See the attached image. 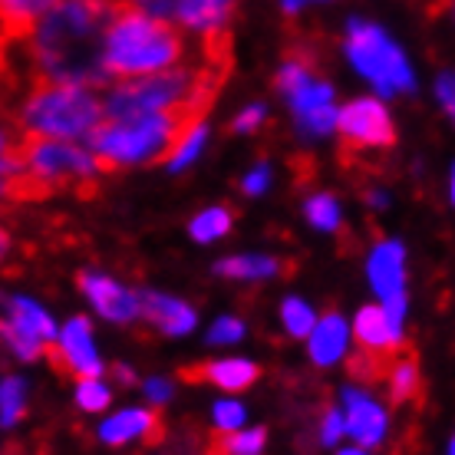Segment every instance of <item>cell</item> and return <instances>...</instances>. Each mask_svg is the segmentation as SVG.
<instances>
[{
  "mask_svg": "<svg viewBox=\"0 0 455 455\" xmlns=\"http://www.w3.org/2000/svg\"><path fill=\"white\" fill-rule=\"evenodd\" d=\"M202 146H205V125L192 129V132H188V136L179 142V148L172 152V159L165 162V165H172V169H185V165H188V162H192L195 156L202 152Z\"/></svg>",
  "mask_w": 455,
  "mask_h": 455,
  "instance_id": "29",
  "label": "cell"
},
{
  "mask_svg": "<svg viewBox=\"0 0 455 455\" xmlns=\"http://www.w3.org/2000/svg\"><path fill=\"white\" fill-rule=\"evenodd\" d=\"M165 435H169V422H165L162 410H125L100 429V439L109 445H123L139 439L142 445L156 449V445L165 443Z\"/></svg>",
  "mask_w": 455,
  "mask_h": 455,
  "instance_id": "9",
  "label": "cell"
},
{
  "mask_svg": "<svg viewBox=\"0 0 455 455\" xmlns=\"http://www.w3.org/2000/svg\"><path fill=\"white\" fill-rule=\"evenodd\" d=\"M7 76V40L0 36V80Z\"/></svg>",
  "mask_w": 455,
  "mask_h": 455,
  "instance_id": "41",
  "label": "cell"
},
{
  "mask_svg": "<svg viewBox=\"0 0 455 455\" xmlns=\"http://www.w3.org/2000/svg\"><path fill=\"white\" fill-rule=\"evenodd\" d=\"M281 317H284L287 323V333L291 337H310V331H314V314H310V307L304 304V300H284V307H281Z\"/></svg>",
  "mask_w": 455,
  "mask_h": 455,
  "instance_id": "24",
  "label": "cell"
},
{
  "mask_svg": "<svg viewBox=\"0 0 455 455\" xmlns=\"http://www.w3.org/2000/svg\"><path fill=\"white\" fill-rule=\"evenodd\" d=\"M146 396L152 399V403H169L172 383H169V379H148V383H146Z\"/></svg>",
  "mask_w": 455,
  "mask_h": 455,
  "instance_id": "36",
  "label": "cell"
},
{
  "mask_svg": "<svg viewBox=\"0 0 455 455\" xmlns=\"http://www.w3.org/2000/svg\"><path fill=\"white\" fill-rule=\"evenodd\" d=\"M429 7H433V11H445V7H449V0H433Z\"/></svg>",
  "mask_w": 455,
  "mask_h": 455,
  "instance_id": "42",
  "label": "cell"
},
{
  "mask_svg": "<svg viewBox=\"0 0 455 455\" xmlns=\"http://www.w3.org/2000/svg\"><path fill=\"white\" fill-rule=\"evenodd\" d=\"M76 284L86 297H90L96 310L103 314L106 320H116V323H132L139 317V304L136 294L125 291L123 284H116L113 277L96 271H80L76 274Z\"/></svg>",
  "mask_w": 455,
  "mask_h": 455,
  "instance_id": "10",
  "label": "cell"
},
{
  "mask_svg": "<svg viewBox=\"0 0 455 455\" xmlns=\"http://www.w3.org/2000/svg\"><path fill=\"white\" fill-rule=\"evenodd\" d=\"M304 212H307L310 225L320 228V231L340 228V208H337V202H333V195H314V198H307Z\"/></svg>",
  "mask_w": 455,
  "mask_h": 455,
  "instance_id": "22",
  "label": "cell"
},
{
  "mask_svg": "<svg viewBox=\"0 0 455 455\" xmlns=\"http://www.w3.org/2000/svg\"><path fill=\"white\" fill-rule=\"evenodd\" d=\"M347 57L353 67L363 73L366 80H373L379 92H399L412 90V73L406 67V57L379 27L366 20H350L347 27Z\"/></svg>",
  "mask_w": 455,
  "mask_h": 455,
  "instance_id": "5",
  "label": "cell"
},
{
  "mask_svg": "<svg viewBox=\"0 0 455 455\" xmlns=\"http://www.w3.org/2000/svg\"><path fill=\"white\" fill-rule=\"evenodd\" d=\"M208 63H198V67H175V69H159V73H148L142 80H123L109 96H106L103 106V119H136V116L146 113H159V109H169V106L188 100L198 83L208 76ZM228 73V69H221Z\"/></svg>",
  "mask_w": 455,
  "mask_h": 455,
  "instance_id": "4",
  "label": "cell"
},
{
  "mask_svg": "<svg viewBox=\"0 0 455 455\" xmlns=\"http://www.w3.org/2000/svg\"><path fill=\"white\" fill-rule=\"evenodd\" d=\"M347 399V419H343V429H350L353 439L366 449L379 445L383 433H387V412L379 410L376 403H370L366 396H360L356 389H347L343 393Z\"/></svg>",
  "mask_w": 455,
  "mask_h": 455,
  "instance_id": "12",
  "label": "cell"
},
{
  "mask_svg": "<svg viewBox=\"0 0 455 455\" xmlns=\"http://www.w3.org/2000/svg\"><path fill=\"white\" fill-rule=\"evenodd\" d=\"M333 123H337V113H333V106H314L307 113H297V125H300V132L304 136H323V132H331Z\"/></svg>",
  "mask_w": 455,
  "mask_h": 455,
  "instance_id": "26",
  "label": "cell"
},
{
  "mask_svg": "<svg viewBox=\"0 0 455 455\" xmlns=\"http://www.w3.org/2000/svg\"><path fill=\"white\" fill-rule=\"evenodd\" d=\"M241 333H244V323L235 317H221L212 323V331H208V343L212 347H221V343H235L241 340Z\"/></svg>",
  "mask_w": 455,
  "mask_h": 455,
  "instance_id": "30",
  "label": "cell"
},
{
  "mask_svg": "<svg viewBox=\"0 0 455 455\" xmlns=\"http://www.w3.org/2000/svg\"><path fill=\"white\" fill-rule=\"evenodd\" d=\"M215 422H218V429H238L241 422H244V410H241L238 403H218Z\"/></svg>",
  "mask_w": 455,
  "mask_h": 455,
  "instance_id": "32",
  "label": "cell"
},
{
  "mask_svg": "<svg viewBox=\"0 0 455 455\" xmlns=\"http://www.w3.org/2000/svg\"><path fill=\"white\" fill-rule=\"evenodd\" d=\"M123 0H60L34 27L30 63L34 80L73 83V86H109L103 67L106 30Z\"/></svg>",
  "mask_w": 455,
  "mask_h": 455,
  "instance_id": "1",
  "label": "cell"
},
{
  "mask_svg": "<svg viewBox=\"0 0 455 455\" xmlns=\"http://www.w3.org/2000/svg\"><path fill=\"white\" fill-rule=\"evenodd\" d=\"M11 235H7V228H0V261H4V258H7V251H11Z\"/></svg>",
  "mask_w": 455,
  "mask_h": 455,
  "instance_id": "40",
  "label": "cell"
},
{
  "mask_svg": "<svg viewBox=\"0 0 455 455\" xmlns=\"http://www.w3.org/2000/svg\"><path fill=\"white\" fill-rule=\"evenodd\" d=\"M389 383V403L393 406H406V403H422V376H419V356L412 347L399 353L387 376Z\"/></svg>",
  "mask_w": 455,
  "mask_h": 455,
  "instance_id": "16",
  "label": "cell"
},
{
  "mask_svg": "<svg viewBox=\"0 0 455 455\" xmlns=\"http://www.w3.org/2000/svg\"><path fill=\"white\" fill-rule=\"evenodd\" d=\"M0 331H4V337H7V343H11V350L17 353L20 360H36V356L44 353L46 340H40V337H34V333L20 331V327H17V323H11V320H7Z\"/></svg>",
  "mask_w": 455,
  "mask_h": 455,
  "instance_id": "25",
  "label": "cell"
},
{
  "mask_svg": "<svg viewBox=\"0 0 455 455\" xmlns=\"http://www.w3.org/2000/svg\"><path fill=\"white\" fill-rule=\"evenodd\" d=\"M109 373L116 376V383H125V387H132V383H136V373H132L129 366H123V363H113V366H109Z\"/></svg>",
  "mask_w": 455,
  "mask_h": 455,
  "instance_id": "38",
  "label": "cell"
},
{
  "mask_svg": "<svg viewBox=\"0 0 455 455\" xmlns=\"http://www.w3.org/2000/svg\"><path fill=\"white\" fill-rule=\"evenodd\" d=\"M238 7V0H179V20L195 30H212L231 23V13Z\"/></svg>",
  "mask_w": 455,
  "mask_h": 455,
  "instance_id": "18",
  "label": "cell"
},
{
  "mask_svg": "<svg viewBox=\"0 0 455 455\" xmlns=\"http://www.w3.org/2000/svg\"><path fill=\"white\" fill-rule=\"evenodd\" d=\"M261 119H264L261 106H251V109H244V113L231 123V129H235V132H251V129H258V125H261Z\"/></svg>",
  "mask_w": 455,
  "mask_h": 455,
  "instance_id": "34",
  "label": "cell"
},
{
  "mask_svg": "<svg viewBox=\"0 0 455 455\" xmlns=\"http://www.w3.org/2000/svg\"><path fill=\"white\" fill-rule=\"evenodd\" d=\"M132 4L159 20H175V13H179V0H132Z\"/></svg>",
  "mask_w": 455,
  "mask_h": 455,
  "instance_id": "31",
  "label": "cell"
},
{
  "mask_svg": "<svg viewBox=\"0 0 455 455\" xmlns=\"http://www.w3.org/2000/svg\"><path fill=\"white\" fill-rule=\"evenodd\" d=\"M403 264H406V254H403V244H396V241H379L376 251L370 254V281H373L376 294L383 300L393 294H403V281H406Z\"/></svg>",
  "mask_w": 455,
  "mask_h": 455,
  "instance_id": "13",
  "label": "cell"
},
{
  "mask_svg": "<svg viewBox=\"0 0 455 455\" xmlns=\"http://www.w3.org/2000/svg\"><path fill=\"white\" fill-rule=\"evenodd\" d=\"M337 129L343 136L340 156H360L363 148H393L396 146V125L389 119L387 106L376 100H356L337 113Z\"/></svg>",
  "mask_w": 455,
  "mask_h": 455,
  "instance_id": "6",
  "label": "cell"
},
{
  "mask_svg": "<svg viewBox=\"0 0 455 455\" xmlns=\"http://www.w3.org/2000/svg\"><path fill=\"white\" fill-rule=\"evenodd\" d=\"M231 215H235L231 208H208V212H202V215L192 221V238L202 241V244H208V241L228 235L231 225H235V218Z\"/></svg>",
  "mask_w": 455,
  "mask_h": 455,
  "instance_id": "21",
  "label": "cell"
},
{
  "mask_svg": "<svg viewBox=\"0 0 455 455\" xmlns=\"http://www.w3.org/2000/svg\"><path fill=\"white\" fill-rule=\"evenodd\" d=\"M340 435H343V416L337 410H327L323 412V426H320V439L327 445H333Z\"/></svg>",
  "mask_w": 455,
  "mask_h": 455,
  "instance_id": "33",
  "label": "cell"
},
{
  "mask_svg": "<svg viewBox=\"0 0 455 455\" xmlns=\"http://www.w3.org/2000/svg\"><path fill=\"white\" fill-rule=\"evenodd\" d=\"M343 347H347V327H343L340 314L327 307L323 320L314 323V331H310V356H314V363L327 366L333 360H340Z\"/></svg>",
  "mask_w": 455,
  "mask_h": 455,
  "instance_id": "17",
  "label": "cell"
},
{
  "mask_svg": "<svg viewBox=\"0 0 455 455\" xmlns=\"http://www.w3.org/2000/svg\"><path fill=\"white\" fill-rule=\"evenodd\" d=\"M340 455H363L360 449H350V452H340Z\"/></svg>",
  "mask_w": 455,
  "mask_h": 455,
  "instance_id": "43",
  "label": "cell"
},
{
  "mask_svg": "<svg viewBox=\"0 0 455 455\" xmlns=\"http://www.w3.org/2000/svg\"><path fill=\"white\" fill-rule=\"evenodd\" d=\"M100 119H103V103L86 86L34 80L17 125L50 139H73L86 136Z\"/></svg>",
  "mask_w": 455,
  "mask_h": 455,
  "instance_id": "3",
  "label": "cell"
},
{
  "mask_svg": "<svg viewBox=\"0 0 455 455\" xmlns=\"http://www.w3.org/2000/svg\"><path fill=\"white\" fill-rule=\"evenodd\" d=\"M175 376L182 383H205V387H218L225 393H244L258 383L261 366L248 363V360H198V363H185L175 370Z\"/></svg>",
  "mask_w": 455,
  "mask_h": 455,
  "instance_id": "8",
  "label": "cell"
},
{
  "mask_svg": "<svg viewBox=\"0 0 455 455\" xmlns=\"http://www.w3.org/2000/svg\"><path fill=\"white\" fill-rule=\"evenodd\" d=\"M185 53V34L172 20L148 17L132 0H123L103 44L109 80H132L175 67Z\"/></svg>",
  "mask_w": 455,
  "mask_h": 455,
  "instance_id": "2",
  "label": "cell"
},
{
  "mask_svg": "<svg viewBox=\"0 0 455 455\" xmlns=\"http://www.w3.org/2000/svg\"><path fill=\"white\" fill-rule=\"evenodd\" d=\"M76 403H80L86 412H100L113 403V396H109L106 387H100V379H83L80 387H76Z\"/></svg>",
  "mask_w": 455,
  "mask_h": 455,
  "instance_id": "28",
  "label": "cell"
},
{
  "mask_svg": "<svg viewBox=\"0 0 455 455\" xmlns=\"http://www.w3.org/2000/svg\"><path fill=\"white\" fill-rule=\"evenodd\" d=\"M307 4H317V0H281V11H284L287 17H294V13L304 11Z\"/></svg>",
  "mask_w": 455,
  "mask_h": 455,
  "instance_id": "39",
  "label": "cell"
},
{
  "mask_svg": "<svg viewBox=\"0 0 455 455\" xmlns=\"http://www.w3.org/2000/svg\"><path fill=\"white\" fill-rule=\"evenodd\" d=\"M136 304H139V317L146 320L148 327H156V331L169 333H188L195 327V310L182 300H175V297H165V294H136Z\"/></svg>",
  "mask_w": 455,
  "mask_h": 455,
  "instance_id": "11",
  "label": "cell"
},
{
  "mask_svg": "<svg viewBox=\"0 0 455 455\" xmlns=\"http://www.w3.org/2000/svg\"><path fill=\"white\" fill-rule=\"evenodd\" d=\"M221 277H238V281H261V277H291L297 271V261L284 258H264V254H241V258H225L215 264Z\"/></svg>",
  "mask_w": 455,
  "mask_h": 455,
  "instance_id": "15",
  "label": "cell"
},
{
  "mask_svg": "<svg viewBox=\"0 0 455 455\" xmlns=\"http://www.w3.org/2000/svg\"><path fill=\"white\" fill-rule=\"evenodd\" d=\"M331 86L327 83H307V86H300L297 92H291V106H294V113H307L314 106H327L331 103Z\"/></svg>",
  "mask_w": 455,
  "mask_h": 455,
  "instance_id": "27",
  "label": "cell"
},
{
  "mask_svg": "<svg viewBox=\"0 0 455 455\" xmlns=\"http://www.w3.org/2000/svg\"><path fill=\"white\" fill-rule=\"evenodd\" d=\"M399 337L389 331V320L383 307H363L356 314V343L370 347V350H383L389 343H396Z\"/></svg>",
  "mask_w": 455,
  "mask_h": 455,
  "instance_id": "20",
  "label": "cell"
},
{
  "mask_svg": "<svg viewBox=\"0 0 455 455\" xmlns=\"http://www.w3.org/2000/svg\"><path fill=\"white\" fill-rule=\"evenodd\" d=\"M44 356L50 360V370L63 379H100L103 366L96 360V350H92V331L86 317H73V323H67L63 331V340L44 343Z\"/></svg>",
  "mask_w": 455,
  "mask_h": 455,
  "instance_id": "7",
  "label": "cell"
},
{
  "mask_svg": "<svg viewBox=\"0 0 455 455\" xmlns=\"http://www.w3.org/2000/svg\"><path fill=\"white\" fill-rule=\"evenodd\" d=\"M439 96H443L445 113H452V73H449V69L439 76Z\"/></svg>",
  "mask_w": 455,
  "mask_h": 455,
  "instance_id": "37",
  "label": "cell"
},
{
  "mask_svg": "<svg viewBox=\"0 0 455 455\" xmlns=\"http://www.w3.org/2000/svg\"><path fill=\"white\" fill-rule=\"evenodd\" d=\"M23 383L17 376H7L4 383H0V422L4 426H13V422L23 416Z\"/></svg>",
  "mask_w": 455,
  "mask_h": 455,
  "instance_id": "23",
  "label": "cell"
},
{
  "mask_svg": "<svg viewBox=\"0 0 455 455\" xmlns=\"http://www.w3.org/2000/svg\"><path fill=\"white\" fill-rule=\"evenodd\" d=\"M60 0H0V36L4 40H27L34 34L46 11H53Z\"/></svg>",
  "mask_w": 455,
  "mask_h": 455,
  "instance_id": "14",
  "label": "cell"
},
{
  "mask_svg": "<svg viewBox=\"0 0 455 455\" xmlns=\"http://www.w3.org/2000/svg\"><path fill=\"white\" fill-rule=\"evenodd\" d=\"M267 182H271V169H267V165H258V169H254L248 179H244V192H248V195H261L264 188H267Z\"/></svg>",
  "mask_w": 455,
  "mask_h": 455,
  "instance_id": "35",
  "label": "cell"
},
{
  "mask_svg": "<svg viewBox=\"0 0 455 455\" xmlns=\"http://www.w3.org/2000/svg\"><path fill=\"white\" fill-rule=\"evenodd\" d=\"M4 307H7V314H11V323H17L20 331L34 333V337H40V340H53L57 327H53L50 314H44V307L30 304L27 297H4Z\"/></svg>",
  "mask_w": 455,
  "mask_h": 455,
  "instance_id": "19",
  "label": "cell"
}]
</instances>
